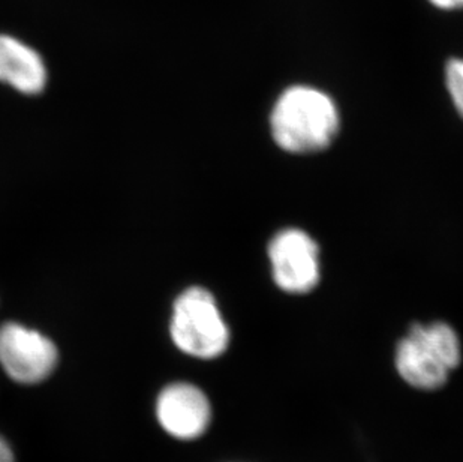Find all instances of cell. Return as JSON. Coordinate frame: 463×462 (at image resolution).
Returning <instances> with one entry per match:
<instances>
[{"mask_svg": "<svg viewBox=\"0 0 463 462\" xmlns=\"http://www.w3.org/2000/svg\"><path fill=\"white\" fill-rule=\"evenodd\" d=\"M341 125L335 101L319 89L293 86L276 101L270 128L275 143L296 155L321 152L336 137Z\"/></svg>", "mask_w": 463, "mask_h": 462, "instance_id": "obj_1", "label": "cell"}, {"mask_svg": "<svg viewBox=\"0 0 463 462\" xmlns=\"http://www.w3.org/2000/svg\"><path fill=\"white\" fill-rule=\"evenodd\" d=\"M462 362L459 336L450 324H415L394 356L399 377L411 388L432 392L444 388Z\"/></svg>", "mask_w": 463, "mask_h": 462, "instance_id": "obj_2", "label": "cell"}, {"mask_svg": "<svg viewBox=\"0 0 463 462\" xmlns=\"http://www.w3.org/2000/svg\"><path fill=\"white\" fill-rule=\"evenodd\" d=\"M171 338L175 347L193 358H219L230 344V329L213 294L202 287L184 290L173 308Z\"/></svg>", "mask_w": 463, "mask_h": 462, "instance_id": "obj_3", "label": "cell"}, {"mask_svg": "<svg viewBox=\"0 0 463 462\" xmlns=\"http://www.w3.org/2000/svg\"><path fill=\"white\" fill-rule=\"evenodd\" d=\"M59 362L56 345L40 332L18 323L0 326V367L20 384L49 379Z\"/></svg>", "mask_w": 463, "mask_h": 462, "instance_id": "obj_4", "label": "cell"}, {"mask_svg": "<svg viewBox=\"0 0 463 462\" xmlns=\"http://www.w3.org/2000/svg\"><path fill=\"white\" fill-rule=\"evenodd\" d=\"M269 258L276 285L287 293L302 294L319 283V249L307 231L287 228L269 245Z\"/></svg>", "mask_w": 463, "mask_h": 462, "instance_id": "obj_5", "label": "cell"}, {"mask_svg": "<svg viewBox=\"0 0 463 462\" xmlns=\"http://www.w3.org/2000/svg\"><path fill=\"white\" fill-rule=\"evenodd\" d=\"M212 415L209 398L194 384H170L157 397V420L177 440L191 441L204 436Z\"/></svg>", "mask_w": 463, "mask_h": 462, "instance_id": "obj_6", "label": "cell"}, {"mask_svg": "<svg viewBox=\"0 0 463 462\" xmlns=\"http://www.w3.org/2000/svg\"><path fill=\"white\" fill-rule=\"evenodd\" d=\"M0 82L26 95L43 92L47 84L44 61L22 41L0 35Z\"/></svg>", "mask_w": 463, "mask_h": 462, "instance_id": "obj_7", "label": "cell"}, {"mask_svg": "<svg viewBox=\"0 0 463 462\" xmlns=\"http://www.w3.org/2000/svg\"><path fill=\"white\" fill-rule=\"evenodd\" d=\"M447 91L463 118V59H453L446 66Z\"/></svg>", "mask_w": 463, "mask_h": 462, "instance_id": "obj_8", "label": "cell"}, {"mask_svg": "<svg viewBox=\"0 0 463 462\" xmlns=\"http://www.w3.org/2000/svg\"><path fill=\"white\" fill-rule=\"evenodd\" d=\"M433 6L446 11L463 8V0H429Z\"/></svg>", "mask_w": 463, "mask_h": 462, "instance_id": "obj_9", "label": "cell"}, {"mask_svg": "<svg viewBox=\"0 0 463 462\" xmlns=\"http://www.w3.org/2000/svg\"><path fill=\"white\" fill-rule=\"evenodd\" d=\"M0 462H15L13 450L2 437H0Z\"/></svg>", "mask_w": 463, "mask_h": 462, "instance_id": "obj_10", "label": "cell"}]
</instances>
